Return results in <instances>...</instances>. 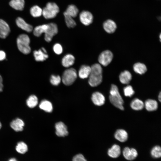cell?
Returning a JSON list of instances; mask_svg holds the SVG:
<instances>
[{
  "mask_svg": "<svg viewBox=\"0 0 161 161\" xmlns=\"http://www.w3.org/2000/svg\"><path fill=\"white\" fill-rule=\"evenodd\" d=\"M48 28V24L37 26L33 30V34L36 37H39L42 33L46 32Z\"/></svg>",
  "mask_w": 161,
  "mask_h": 161,
  "instance_id": "603a6c76",
  "label": "cell"
},
{
  "mask_svg": "<svg viewBox=\"0 0 161 161\" xmlns=\"http://www.w3.org/2000/svg\"><path fill=\"white\" fill-rule=\"evenodd\" d=\"M64 15L66 24L69 28H73L76 25V23L73 18L67 14L65 11Z\"/></svg>",
  "mask_w": 161,
  "mask_h": 161,
  "instance_id": "f1b7e54d",
  "label": "cell"
},
{
  "mask_svg": "<svg viewBox=\"0 0 161 161\" xmlns=\"http://www.w3.org/2000/svg\"><path fill=\"white\" fill-rule=\"evenodd\" d=\"M38 103L37 97L34 95L30 96L26 100V104L28 107L33 108L35 107Z\"/></svg>",
  "mask_w": 161,
  "mask_h": 161,
  "instance_id": "f546056e",
  "label": "cell"
},
{
  "mask_svg": "<svg viewBox=\"0 0 161 161\" xmlns=\"http://www.w3.org/2000/svg\"><path fill=\"white\" fill-rule=\"evenodd\" d=\"M8 161H18L17 160L14 158H12L10 159Z\"/></svg>",
  "mask_w": 161,
  "mask_h": 161,
  "instance_id": "ab89813d",
  "label": "cell"
},
{
  "mask_svg": "<svg viewBox=\"0 0 161 161\" xmlns=\"http://www.w3.org/2000/svg\"><path fill=\"white\" fill-rule=\"evenodd\" d=\"M75 60V58L73 55L70 54H67L62 58V65L65 67L69 68L73 65Z\"/></svg>",
  "mask_w": 161,
  "mask_h": 161,
  "instance_id": "9a60e30c",
  "label": "cell"
},
{
  "mask_svg": "<svg viewBox=\"0 0 161 161\" xmlns=\"http://www.w3.org/2000/svg\"><path fill=\"white\" fill-rule=\"evenodd\" d=\"M42 9L37 5H35L32 7L30 10L31 15L33 17H37L41 16L42 15Z\"/></svg>",
  "mask_w": 161,
  "mask_h": 161,
  "instance_id": "1f68e13d",
  "label": "cell"
},
{
  "mask_svg": "<svg viewBox=\"0 0 161 161\" xmlns=\"http://www.w3.org/2000/svg\"><path fill=\"white\" fill-rule=\"evenodd\" d=\"M158 100L160 102H161V93L160 92L158 95Z\"/></svg>",
  "mask_w": 161,
  "mask_h": 161,
  "instance_id": "60d3db41",
  "label": "cell"
},
{
  "mask_svg": "<svg viewBox=\"0 0 161 161\" xmlns=\"http://www.w3.org/2000/svg\"><path fill=\"white\" fill-rule=\"evenodd\" d=\"M130 106L131 108L134 110H140L143 108L144 104L142 100L136 98L132 101Z\"/></svg>",
  "mask_w": 161,
  "mask_h": 161,
  "instance_id": "484cf974",
  "label": "cell"
},
{
  "mask_svg": "<svg viewBox=\"0 0 161 161\" xmlns=\"http://www.w3.org/2000/svg\"><path fill=\"white\" fill-rule=\"evenodd\" d=\"M93 16L90 12L84 10L79 15V19L81 22L84 25L88 26L90 24L93 20Z\"/></svg>",
  "mask_w": 161,
  "mask_h": 161,
  "instance_id": "ba28073f",
  "label": "cell"
},
{
  "mask_svg": "<svg viewBox=\"0 0 161 161\" xmlns=\"http://www.w3.org/2000/svg\"><path fill=\"white\" fill-rule=\"evenodd\" d=\"M92 100L95 105L98 106H101L104 104L105 101L104 95L99 92H95L93 93Z\"/></svg>",
  "mask_w": 161,
  "mask_h": 161,
  "instance_id": "8fae6325",
  "label": "cell"
},
{
  "mask_svg": "<svg viewBox=\"0 0 161 161\" xmlns=\"http://www.w3.org/2000/svg\"><path fill=\"white\" fill-rule=\"evenodd\" d=\"M123 154L125 158L128 160H133L137 156L136 150L134 148H130L128 147H125L123 151Z\"/></svg>",
  "mask_w": 161,
  "mask_h": 161,
  "instance_id": "7c38bea8",
  "label": "cell"
},
{
  "mask_svg": "<svg viewBox=\"0 0 161 161\" xmlns=\"http://www.w3.org/2000/svg\"><path fill=\"white\" fill-rule=\"evenodd\" d=\"M16 23L18 27L27 32H30L33 30L32 26L27 23L21 17H18L16 19Z\"/></svg>",
  "mask_w": 161,
  "mask_h": 161,
  "instance_id": "e0dca14e",
  "label": "cell"
},
{
  "mask_svg": "<svg viewBox=\"0 0 161 161\" xmlns=\"http://www.w3.org/2000/svg\"><path fill=\"white\" fill-rule=\"evenodd\" d=\"M114 137L119 141L124 142L127 140L128 138V134L125 130L119 129L117 130L115 132Z\"/></svg>",
  "mask_w": 161,
  "mask_h": 161,
  "instance_id": "d6986e66",
  "label": "cell"
},
{
  "mask_svg": "<svg viewBox=\"0 0 161 161\" xmlns=\"http://www.w3.org/2000/svg\"><path fill=\"white\" fill-rule=\"evenodd\" d=\"M78 74L75 69L71 68L65 70L62 74L61 81L65 85L69 86L72 84L77 79Z\"/></svg>",
  "mask_w": 161,
  "mask_h": 161,
  "instance_id": "5b68a950",
  "label": "cell"
},
{
  "mask_svg": "<svg viewBox=\"0 0 161 161\" xmlns=\"http://www.w3.org/2000/svg\"><path fill=\"white\" fill-rule=\"evenodd\" d=\"M9 4L16 10H21L24 7V0H12L10 2Z\"/></svg>",
  "mask_w": 161,
  "mask_h": 161,
  "instance_id": "cb8c5ba5",
  "label": "cell"
},
{
  "mask_svg": "<svg viewBox=\"0 0 161 161\" xmlns=\"http://www.w3.org/2000/svg\"><path fill=\"white\" fill-rule=\"evenodd\" d=\"M72 161H87L84 156L82 154H78L74 156L72 160Z\"/></svg>",
  "mask_w": 161,
  "mask_h": 161,
  "instance_id": "8d00e7d4",
  "label": "cell"
},
{
  "mask_svg": "<svg viewBox=\"0 0 161 161\" xmlns=\"http://www.w3.org/2000/svg\"><path fill=\"white\" fill-rule=\"evenodd\" d=\"M161 34H160V40H161Z\"/></svg>",
  "mask_w": 161,
  "mask_h": 161,
  "instance_id": "7bdbcfd3",
  "label": "cell"
},
{
  "mask_svg": "<svg viewBox=\"0 0 161 161\" xmlns=\"http://www.w3.org/2000/svg\"><path fill=\"white\" fill-rule=\"evenodd\" d=\"M61 78L58 75H52L50 78V82L51 83L55 86H58L61 83Z\"/></svg>",
  "mask_w": 161,
  "mask_h": 161,
  "instance_id": "d6a6232c",
  "label": "cell"
},
{
  "mask_svg": "<svg viewBox=\"0 0 161 161\" xmlns=\"http://www.w3.org/2000/svg\"><path fill=\"white\" fill-rule=\"evenodd\" d=\"M58 32V26L56 24L53 23L48 24V28L44 33V39L48 42H50L54 36Z\"/></svg>",
  "mask_w": 161,
  "mask_h": 161,
  "instance_id": "8992f818",
  "label": "cell"
},
{
  "mask_svg": "<svg viewBox=\"0 0 161 161\" xmlns=\"http://www.w3.org/2000/svg\"><path fill=\"white\" fill-rule=\"evenodd\" d=\"M151 156L154 158H159L161 156V149L160 147L158 145L154 146L151 151Z\"/></svg>",
  "mask_w": 161,
  "mask_h": 161,
  "instance_id": "836d02e7",
  "label": "cell"
},
{
  "mask_svg": "<svg viewBox=\"0 0 161 161\" xmlns=\"http://www.w3.org/2000/svg\"><path fill=\"white\" fill-rule=\"evenodd\" d=\"M39 107L40 108L47 112H51L53 109L52 103L47 100H43L40 102Z\"/></svg>",
  "mask_w": 161,
  "mask_h": 161,
  "instance_id": "d4e9b609",
  "label": "cell"
},
{
  "mask_svg": "<svg viewBox=\"0 0 161 161\" xmlns=\"http://www.w3.org/2000/svg\"><path fill=\"white\" fill-rule=\"evenodd\" d=\"M91 72V67L86 65H83L80 67L78 73L79 77L82 79L89 77Z\"/></svg>",
  "mask_w": 161,
  "mask_h": 161,
  "instance_id": "2e32d148",
  "label": "cell"
},
{
  "mask_svg": "<svg viewBox=\"0 0 161 161\" xmlns=\"http://www.w3.org/2000/svg\"><path fill=\"white\" fill-rule=\"evenodd\" d=\"M144 106L146 109L148 111H152L157 110L158 108L157 102L154 100L148 99L146 100Z\"/></svg>",
  "mask_w": 161,
  "mask_h": 161,
  "instance_id": "7402d4cb",
  "label": "cell"
},
{
  "mask_svg": "<svg viewBox=\"0 0 161 161\" xmlns=\"http://www.w3.org/2000/svg\"><path fill=\"white\" fill-rule=\"evenodd\" d=\"M91 67V72L89 77L88 83L92 87L99 85L102 80V69L99 64H95Z\"/></svg>",
  "mask_w": 161,
  "mask_h": 161,
  "instance_id": "6da1fadb",
  "label": "cell"
},
{
  "mask_svg": "<svg viewBox=\"0 0 161 161\" xmlns=\"http://www.w3.org/2000/svg\"><path fill=\"white\" fill-rule=\"evenodd\" d=\"M24 125V123L23 120L18 118L13 120L10 124L11 128L16 131H22Z\"/></svg>",
  "mask_w": 161,
  "mask_h": 161,
  "instance_id": "ac0fdd59",
  "label": "cell"
},
{
  "mask_svg": "<svg viewBox=\"0 0 161 161\" xmlns=\"http://www.w3.org/2000/svg\"><path fill=\"white\" fill-rule=\"evenodd\" d=\"M120 82L123 84H128L132 79V75L129 72L125 70L120 74L119 76Z\"/></svg>",
  "mask_w": 161,
  "mask_h": 161,
  "instance_id": "ffe728a7",
  "label": "cell"
},
{
  "mask_svg": "<svg viewBox=\"0 0 161 161\" xmlns=\"http://www.w3.org/2000/svg\"><path fill=\"white\" fill-rule=\"evenodd\" d=\"M53 49L54 52L56 54H61L63 52V48L61 45L58 43L55 44L53 46Z\"/></svg>",
  "mask_w": 161,
  "mask_h": 161,
  "instance_id": "d590c367",
  "label": "cell"
},
{
  "mask_svg": "<svg viewBox=\"0 0 161 161\" xmlns=\"http://www.w3.org/2000/svg\"><path fill=\"white\" fill-rule=\"evenodd\" d=\"M59 11V7L55 3L49 2L42 9V15L46 19H52L55 17Z\"/></svg>",
  "mask_w": 161,
  "mask_h": 161,
  "instance_id": "277c9868",
  "label": "cell"
},
{
  "mask_svg": "<svg viewBox=\"0 0 161 161\" xmlns=\"http://www.w3.org/2000/svg\"><path fill=\"white\" fill-rule=\"evenodd\" d=\"M56 134L60 137H64L68 135V131L66 126L62 122L57 123L55 125Z\"/></svg>",
  "mask_w": 161,
  "mask_h": 161,
  "instance_id": "30bf717a",
  "label": "cell"
},
{
  "mask_svg": "<svg viewBox=\"0 0 161 161\" xmlns=\"http://www.w3.org/2000/svg\"><path fill=\"white\" fill-rule=\"evenodd\" d=\"M113 58V55L112 52L109 50H106L100 54L98 58V61L100 64L104 66H106L111 62Z\"/></svg>",
  "mask_w": 161,
  "mask_h": 161,
  "instance_id": "52a82bcc",
  "label": "cell"
},
{
  "mask_svg": "<svg viewBox=\"0 0 161 161\" xmlns=\"http://www.w3.org/2000/svg\"><path fill=\"white\" fill-rule=\"evenodd\" d=\"M10 31V28L8 24L3 20L0 19V38H5Z\"/></svg>",
  "mask_w": 161,
  "mask_h": 161,
  "instance_id": "4fadbf2b",
  "label": "cell"
},
{
  "mask_svg": "<svg viewBox=\"0 0 161 161\" xmlns=\"http://www.w3.org/2000/svg\"><path fill=\"white\" fill-rule=\"evenodd\" d=\"M133 69L136 72L141 75L145 73L147 70L146 66L140 63L134 64L133 66Z\"/></svg>",
  "mask_w": 161,
  "mask_h": 161,
  "instance_id": "83f0119b",
  "label": "cell"
},
{
  "mask_svg": "<svg viewBox=\"0 0 161 161\" xmlns=\"http://www.w3.org/2000/svg\"><path fill=\"white\" fill-rule=\"evenodd\" d=\"M6 54L4 52L0 50V61H2L6 58Z\"/></svg>",
  "mask_w": 161,
  "mask_h": 161,
  "instance_id": "74e56055",
  "label": "cell"
},
{
  "mask_svg": "<svg viewBox=\"0 0 161 161\" xmlns=\"http://www.w3.org/2000/svg\"><path fill=\"white\" fill-rule=\"evenodd\" d=\"M33 54L35 60L38 62L43 61L49 57L47 51L44 47H42L38 50L34 51Z\"/></svg>",
  "mask_w": 161,
  "mask_h": 161,
  "instance_id": "9c48e42d",
  "label": "cell"
},
{
  "mask_svg": "<svg viewBox=\"0 0 161 161\" xmlns=\"http://www.w3.org/2000/svg\"><path fill=\"white\" fill-rule=\"evenodd\" d=\"M65 12L67 14L73 18L77 16L79 10L75 5L70 4L68 6Z\"/></svg>",
  "mask_w": 161,
  "mask_h": 161,
  "instance_id": "4316f807",
  "label": "cell"
},
{
  "mask_svg": "<svg viewBox=\"0 0 161 161\" xmlns=\"http://www.w3.org/2000/svg\"><path fill=\"white\" fill-rule=\"evenodd\" d=\"M103 27L105 30L109 33L114 32L117 28L115 23L111 19H108L105 21L103 24Z\"/></svg>",
  "mask_w": 161,
  "mask_h": 161,
  "instance_id": "5bb4252c",
  "label": "cell"
},
{
  "mask_svg": "<svg viewBox=\"0 0 161 161\" xmlns=\"http://www.w3.org/2000/svg\"><path fill=\"white\" fill-rule=\"evenodd\" d=\"M120 146L114 144L108 150V154L110 157L116 158L120 156Z\"/></svg>",
  "mask_w": 161,
  "mask_h": 161,
  "instance_id": "44dd1931",
  "label": "cell"
},
{
  "mask_svg": "<svg viewBox=\"0 0 161 161\" xmlns=\"http://www.w3.org/2000/svg\"><path fill=\"white\" fill-rule=\"evenodd\" d=\"M110 94L109 99L111 103L116 107L121 110H123V100L119 92L118 87L116 85H112Z\"/></svg>",
  "mask_w": 161,
  "mask_h": 161,
  "instance_id": "7a4b0ae2",
  "label": "cell"
},
{
  "mask_svg": "<svg viewBox=\"0 0 161 161\" xmlns=\"http://www.w3.org/2000/svg\"><path fill=\"white\" fill-rule=\"evenodd\" d=\"M30 40L25 34L20 35L17 39V44L19 50L23 53L27 54L30 53L31 49L29 44Z\"/></svg>",
  "mask_w": 161,
  "mask_h": 161,
  "instance_id": "3957f363",
  "label": "cell"
},
{
  "mask_svg": "<svg viewBox=\"0 0 161 161\" xmlns=\"http://www.w3.org/2000/svg\"><path fill=\"white\" fill-rule=\"evenodd\" d=\"M17 151L21 154H24L28 151V147L27 144L23 142L18 143L16 147Z\"/></svg>",
  "mask_w": 161,
  "mask_h": 161,
  "instance_id": "4dcf8cb0",
  "label": "cell"
},
{
  "mask_svg": "<svg viewBox=\"0 0 161 161\" xmlns=\"http://www.w3.org/2000/svg\"><path fill=\"white\" fill-rule=\"evenodd\" d=\"M1 122H0V129H1Z\"/></svg>",
  "mask_w": 161,
  "mask_h": 161,
  "instance_id": "b9f144b4",
  "label": "cell"
},
{
  "mask_svg": "<svg viewBox=\"0 0 161 161\" xmlns=\"http://www.w3.org/2000/svg\"><path fill=\"white\" fill-rule=\"evenodd\" d=\"M3 79L1 76L0 75V92L3 90Z\"/></svg>",
  "mask_w": 161,
  "mask_h": 161,
  "instance_id": "f35d334b",
  "label": "cell"
},
{
  "mask_svg": "<svg viewBox=\"0 0 161 161\" xmlns=\"http://www.w3.org/2000/svg\"><path fill=\"white\" fill-rule=\"evenodd\" d=\"M124 95L126 97H131L134 93L132 87L130 85H128L123 89Z\"/></svg>",
  "mask_w": 161,
  "mask_h": 161,
  "instance_id": "e575fe53",
  "label": "cell"
}]
</instances>
